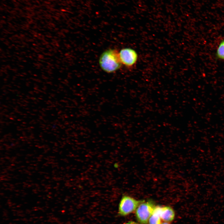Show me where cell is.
Segmentation results:
<instances>
[{"instance_id":"6da1fadb","label":"cell","mask_w":224,"mask_h":224,"mask_svg":"<svg viewBox=\"0 0 224 224\" xmlns=\"http://www.w3.org/2000/svg\"><path fill=\"white\" fill-rule=\"evenodd\" d=\"M99 63L102 70L108 73L116 71L122 65L119 52L113 49H109L103 52L100 56Z\"/></svg>"},{"instance_id":"7a4b0ae2","label":"cell","mask_w":224,"mask_h":224,"mask_svg":"<svg viewBox=\"0 0 224 224\" xmlns=\"http://www.w3.org/2000/svg\"><path fill=\"white\" fill-rule=\"evenodd\" d=\"M156 206L152 202L143 201L138 206L135 211L137 221L141 224H147Z\"/></svg>"},{"instance_id":"3957f363","label":"cell","mask_w":224,"mask_h":224,"mask_svg":"<svg viewBox=\"0 0 224 224\" xmlns=\"http://www.w3.org/2000/svg\"><path fill=\"white\" fill-rule=\"evenodd\" d=\"M143 201L137 200L128 195H124L119 203V214L125 216L135 211L139 205Z\"/></svg>"},{"instance_id":"277c9868","label":"cell","mask_w":224,"mask_h":224,"mask_svg":"<svg viewBox=\"0 0 224 224\" xmlns=\"http://www.w3.org/2000/svg\"><path fill=\"white\" fill-rule=\"evenodd\" d=\"M119 57L122 65L128 68H131L136 63L138 59V55L134 49L126 48L119 51Z\"/></svg>"},{"instance_id":"5b68a950","label":"cell","mask_w":224,"mask_h":224,"mask_svg":"<svg viewBox=\"0 0 224 224\" xmlns=\"http://www.w3.org/2000/svg\"><path fill=\"white\" fill-rule=\"evenodd\" d=\"M160 216L164 222H170L173 220L175 212L173 209L168 206H160Z\"/></svg>"},{"instance_id":"8992f818","label":"cell","mask_w":224,"mask_h":224,"mask_svg":"<svg viewBox=\"0 0 224 224\" xmlns=\"http://www.w3.org/2000/svg\"><path fill=\"white\" fill-rule=\"evenodd\" d=\"M159 206H156L148 221V224H161Z\"/></svg>"},{"instance_id":"52a82bcc","label":"cell","mask_w":224,"mask_h":224,"mask_svg":"<svg viewBox=\"0 0 224 224\" xmlns=\"http://www.w3.org/2000/svg\"><path fill=\"white\" fill-rule=\"evenodd\" d=\"M216 56L219 59L224 60V40H222L217 49Z\"/></svg>"},{"instance_id":"ba28073f","label":"cell","mask_w":224,"mask_h":224,"mask_svg":"<svg viewBox=\"0 0 224 224\" xmlns=\"http://www.w3.org/2000/svg\"><path fill=\"white\" fill-rule=\"evenodd\" d=\"M161 224H170L169 223V222H163L162 223L161 222Z\"/></svg>"}]
</instances>
